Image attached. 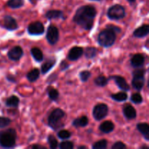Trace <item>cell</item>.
Masks as SVG:
<instances>
[{"label":"cell","mask_w":149,"mask_h":149,"mask_svg":"<svg viewBox=\"0 0 149 149\" xmlns=\"http://www.w3.org/2000/svg\"><path fill=\"white\" fill-rule=\"evenodd\" d=\"M97 11L93 6H81L76 12L73 17V21L85 30L89 31L93 27Z\"/></svg>","instance_id":"1"},{"label":"cell","mask_w":149,"mask_h":149,"mask_svg":"<svg viewBox=\"0 0 149 149\" xmlns=\"http://www.w3.org/2000/svg\"><path fill=\"white\" fill-rule=\"evenodd\" d=\"M121 31L118 26L109 25L106 26V29L100 32L97 36V42L103 47H110L116 42V33H120Z\"/></svg>","instance_id":"2"},{"label":"cell","mask_w":149,"mask_h":149,"mask_svg":"<svg viewBox=\"0 0 149 149\" xmlns=\"http://www.w3.org/2000/svg\"><path fill=\"white\" fill-rule=\"evenodd\" d=\"M16 131L14 129H8L0 132V146L4 148H11L15 146Z\"/></svg>","instance_id":"3"},{"label":"cell","mask_w":149,"mask_h":149,"mask_svg":"<svg viewBox=\"0 0 149 149\" xmlns=\"http://www.w3.org/2000/svg\"><path fill=\"white\" fill-rule=\"evenodd\" d=\"M65 112L61 109H55L52 111L48 117V125L54 130L63 127L64 125L61 123V119L65 116Z\"/></svg>","instance_id":"4"},{"label":"cell","mask_w":149,"mask_h":149,"mask_svg":"<svg viewBox=\"0 0 149 149\" xmlns=\"http://www.w3.org/2000/svg\"><path fill=\"white\" fill-rule=\"evenodd\" d=\"M145 74L146 70L143 68H136L132 73V85L137 91H141L145 84Z\"/></svg>","instance_id":"5"},{"label":"cell","mask_w":149,"mask_h":149,"mask_svg":"<svg viewBox=\"0 0 149 149\" xmlns=\"http://www.w3.org/2000/svg\"><path fill=\"white\" fill-rule=\"evenodd\" d=\"M107 16L111 20H118L124 18L126 16L125 7L121 4H115L108 10Z\"/></svg>","instance_id":"6"},{"label":"cell","mask_w":149,"mask_h":149,"mask_svg":"<svg viewBox=\"0 0 149 149\" xmlns=\"http://www.w3.org/2000/svg\"><path fill=\"white\" fill-rule=\"evenodd\" d=\"M108 113H109V107L104 103H99L96 105L93 111V117L97 121H100L104 119L108 115Z\"/></svg>","instance_id":"7"},{"label":"cell","mask_w":149,"mask_h":149,"mask_svg":"<svg viewBox=\"0 0 149 149\" xmlns=\"http://www.w3.org/2000/svg\"><path fill=\"white\" fill-rule=\"evenodd\" d=\"M46 38L49 45H55L59 39V31H58V28L54 25L49 26L47 31Z\"/></svg>","instance_id":"8"},{"label":"cell","mask_w":149,"mask_h":149,"mask_svg":"<svg viewBox=\"0 0 149 149\" xmlns=\"http://www.w3.org/2000/svg\"><path fill=\"white\" fill-rule=\"evenodd\" d=\"M27 31L30 35L38 36V35H42L45 33V27L42 22L35 21L29 24Z\"/></svg>","instance_id":"9"},{"label":"cell","mask_w":149,"mask_h":149,"mask_svg":"<svg viewBox=\"0 0 149 149\" xmlns=\"http://www.w3.org/2000/svg\"><path fill=\"white\" fill-rule=\"evenodd\" d=\"M1 26L8 31H15L18 28V25L16 20L10 15L4 16Z\"/></svg>","instance_id":"10"},{"label":"cell","mask_w":149,"mask_h":149,"mask_svg":"<svg viewBox=\"0 0 149 149\" xmlns=\"http://www.w3.org/2000/svg\"><path fill=\"white\" fill-rule=\"evenodd\" d=\"M84 53V49L81 47H74L68 52L67 58L71 61H75L79 59Z\"/></svg>","instance_id":"11"},{"label":"cell","mask_w":149,"mask_h":149,"mask_svg":"<svg viewBox=\"0 0 149 149\" xmlns=\"http://www.w3.org/2000/svg\"><path fill=\"white\" fill-rule=\"evenodd\" d=\"M23 55V50L20 47L15 46L12 48L7 53L9 59L13 61H17Z\"/></svg>","instance_id":"12"},{"label":"cell","mask_w":149,"mask_h":149,"mask_svg":"<svg viewBox=\"0 0 149 149\" xmlns=\"http://www.w3.org/2000/svg\"><path fill=\"white\" fill-rule=\"evenodd\" d=\"M109 79H113L114 80V81L116 82V85L118 86L120 90H123V91H129L130 87V85L128 84V83L127 82L126 79H125L124 77H121V76H112Z\"/></svg>","instance_id":"13"},{"label":"cell","mask_w":149,"mask_h":149,"mask_svg":"<svg viewBox=\"0 0 149 149\" xmlns=\"http://www.w3.org/2000/svg\"><path fill=\"white\" fill-rule=\"evenodd\" d=\"M145 56L142 54H135L132 57L130 60V64L134 68H140L144 65Z\"/></svg>","instance_id":"14"},{"label":"cell","mask_w":149,"mask_h":149,"mask_svg":"<svg viewBox=\"0 0 149 149\" xmlns=\"http://www.w3.org/2000/svg\"><path fill=\"white\" fill-rule=\"evenodd\" d=\"M123 113L127 119H134L137 116L136 110L133 106L130 104H126L124 106Z\"/></svg>","instance_id":"15"},{"label":"cell","mask_w":149,"mask_h":149,"mask_svg":"<svg viewBox=\"0 0 149 149\" xmlns=\"http://www.w3.org/2000/svg\"><path fill=\"white\" fill-rule=\"evenodd\" d=\"M56 63V59L55 57H51V58H48L43 64H42V67H41V71L43 74H47L49 71H50L54 65H55Z\"/></svg>","instance_id":"16"},{"label":"cell","mask_w":149,"mask_h":149,"mask_svg":"<svg viewBox=\"0 0 149 149\" xmlns=\"http://www.w3.org/2000/svg\"><path fill=\"white\" fill-rule=\"evenodd\" d=\"M149 33V26L147 24L143 25L140 26L137 29H135L133 32V35L135 37L143 38L146 36Z\"/></svg>","instance_id":"17"},{"label":"cell","mask_w":149,"mask_h":149,"mask_svg":"<svg viewBox=\"0 0 149 149\" xmlns=\"http://www.w3.org/2000/svg\"><path fill=\"white\" fill-rule=\"evenodd\" d=\"M45 17L48 20H53V19L63 18V13L61 10H49L45 14Z\"/></svg>","instance_id":"18"},{"label":"cell","mask_w":149,"mask_h":149,"mask_svg":"<svg viewBox=\"0 0 149 149\" xmlns=\"http://www.w3.org/2000/svg\"><path fill=\"white\" fill-rule=\"evenodd\" d=\"M114 125L111 121H106L103 122L101 125H100V130L103 133H110L114 130Z\"/></svg>","instance_id":"19"},{"label":"cell","mask_w":149,"mask_h":149,"mask_svg":"<svg viewBox=\"0 0 149 149\" xmlns=\"http://www.w3.org/2000/svg\"><path fill=\"white\" fill-rule=\"evenodd\" d=\"M137 129L142 134L146 141H149V125L147 123H139L137 125Z\"/></svg>","instance_id":"20"},{"label":"cell","mask_w":149,"mask_h":149,"mask_svg":"<svg viewBox=\"0 0 149 149\" xmlns=\"http://www.w3.org/2000/svg\"><path fill=\"white\" fill-rule=\"evenodd\" d=\"M89 123V120L87 116H83L81 117L77 118V119H74L72 122V125L75 127H84L87 126Z\"/></svg>","instance_id":"21"},{"label":"cell","mask_w":149,"mask_h":149,"mask_svg":"<svg viewBox=\"0 0 149 149\" xmlns=\"http://www.w3.org/2000/svg\"><path fill=\"white\" fill-rule=\"evenodd\" d=\"M32 57L36 62H42L44 59V55L42 50L37 47H33L31 49Z\"/></svg>","instance_id":"22"},{"label":"cell","mask_w":149,"mask_h":149,"mask_svg":"<svg viewBox=\"0 0 149 149\" xmlns=\"http://www.w3.org/2000/svg\"><path fill=\"white\" fill-rule=\"evenodd\" d=\"M39 76H40L39 70L38 68H33L28 73L27 75H26V78L31 82H33L39 78Z\"/></svg>","instance_id":"23"},{"label":"cell","mask_w":149,"mask_h":149,"mask_svg":"<svg viewBox=\"0 0 149 149\" xmlns=\"http://www.w3.org/2000/svg\"><path fill=\"white\" fill-rule=\"evenodd\" d=\"M19 103H20V100L18 97L16 95H12L7 99L5 104L7 107L16 108L19 105Z\"/></svg>","instance_id":"24"},{"label":"cell","mask_w":149,"mask_h":149,"mask_svg":"<svg viewBox=\"0 0 149 149\" xmlns=\"http://www.w3.org/2000/svg\"><path fill=\"white\" fill-rule=\"evenodd\" d=\"M47 94L49 96V98L52 101H57L59 98V93L56 89L53 88L51 86H49L47 88Z\"/></svg>","instance_id":"25"},{"label":"cell","mask_w":149,"mask_h":149,"mask_svg":"<svg viewBox=\"0 0 149 149\" xmlns=\"http://www.w3.org/2000/svg\"><path fill=\"white\" fill-rule=\"evenodd\" d=\"M111 97L115 101L123 102L127 99V94L126 93V92H119L116 94H112Z\"/></svg>","instance_id":"26"},{"label":"cell","mask_w":149,"mask_h":149,"mask_svg":"<svg viewBox=\"0 0 149 149\" xmlns=\"http://www.w3.org/2000/svg\"><path fill=\"white\" fill-rule=\"evenodd\" d=\"M97 53V49L94 47H89L85 49L84 55L87 59H92L96 56Z\"/></svg>","instance_id":"27"},{"label":"cell","mask_w":149,"mask_h":149,"mask_svg":"<svg viewBox=\"0 0 149 149\" xmlns=\"http://www.w3.org/2000/svg\"><path fill=\"white\" fill-rule=\"evenodd\" d=\"M7 4L12 9H18L23 6L24 0H9Z\"/></svg>","instance_id":"28"},{"label":"cell","mask_w":149,"mask_h":149,"mask_svg":"<svg viewBox=\"0 0 149 149\" xmlns=\"http://www.w3.org/2000/svg\"><path fill=\"white\" fill-rule=\"evenodd\" d=\"M95 84L97 87H105L107 85L108 82H109V79L106 78L105 76L100 75L98 76L97 78L95 79Z\"/></svg>","instance_id":"29"},{"label":"cell","mask_w":149,"mask_h":149,"mask_svg":"<svg viewBox=\"0 0 149 149\" xmlns=\"http://www.w3.org/2000/svg\"><path fill=\"white\" fill-rule=\"evenodd\" d=\"M107 141L105 139H103L95 143L93 145V146H92V148L93 149H105L107 148Z\"/></svg>","instance_id":"30"},{"label":"cell","mask_w":149,"mask_h":149,"mask_svg":"<svg viewBox=\"0 0 149 149\" xmlns=\"http://www.w3.org/2000/svg\"><path fill=\"white\" fill-rule=\"evenodd\" d=\"M47 142L49 143V147L52 149H55L58 148V142L55 137L52 135H49L47 138Z\"/></svg>","instance_id":"31"},{"label":"cell","mask_w":149,"mask_h":149,"mask_svg":"<svg viewBox=\"0 0 149 149\" xmlns=\"http://www.w3.org/2000/svg\"><path fill=\"white\" fill-rule=\"evenodd\" d=\"M130 101L135 104H141L143 102V97L139 93H134L131 96Z\"/></svg>","instance_id":"32"},{"label":"cell","mask_w":149,"mask_h":149,"mask_svg":"<svg viewBox=\"0 0 149 149\" xmlns=\"http://www.w3.org/2000/svg\"><path fill=\"white\" fill-rule=\"evenodd\" d=\"M71 132L65 130H61L58 132V137L62 140H68L71 138Z\"/></svg>","instance_id":"33"},{"label":"cell","mask_w":149,"mask_h":149,"mask_svg":"<svg viewBox=\"0 0 149 149\" xmlns=\"http://www.w3.org/2000/svg\"><path fill=\"white\" fill-rule=\"evenodd\" d=\"M91 72L89 71H83L79 73V77L80 79L83 82H85V81H88L89 79L91 77Z\"/></svg>","instance_id":"34"},{"label":"cell","mask_w":149,"mask_h":149,"mask_svg":"<svg viewBox=\"0 0 149 149\" xmlns=\"http://www.w3.org/2000/svg\"><path fill=\"white\" fill-rule=\"evenodd\" d=\"M59 147L61 149H72L74 148V145L71 141H63L60 143Z\"/></svg>","instance_id":"35"},{"label":"cell","mask_w":149,"mask_h":149,"mask_svg":"<svg viewBox=\"0 0 149 149\" xmlns=\"http://www.w3.org/2000/svg\"><path fill=\"white\" fill-rule=\"evenodd\" d=\"M11 123V119L7 117L0 116V128H4L7 127Z\"/></svg>","instance_id":"36"},{"label":"cell","mask_w":149,"mask_h":149,"mask_svg":"<svg viewBox=\"0 0 149 149\" xmlns=\"http://www.w3.org/2000/svg\"><path fill=\"white\" fill-rule=\"evenodd\" d=\"M126 148H127L126 145H125V143H123L122 142H121V141L116 142L111 147L112 149H124Z\"/></svg>","instance_id":"37"},{"label":"cell","mask_w":149,"mask_h":149,"mask_svg":"<svg viewBox=\"0 0 149 149\" xmlns=\"http://www.w3.org/2000/svg\"><path fill=\"white\" fill-rule=\"evenodd\" d=\"M68 67H69V64L67 62H65V61H61V64H60V68H61V71H65L66 69H68Z\"/></svg>","instance_id":"38"},{"label":"cell","mask_w":149,"mask_h":149,"mask_svg":"<svg viewBox=\"0 0 149 149\" xmlns=\"http://www.w3.org/2000/svg\"><path fill=\"white\" fill-rule=\"evenodd\" d=\"M7 79L8 81H11V82H15L16 80H15V77L14 76L11 75V74H9V75L7 76Z\"/></svg>","instance_id":"39"},{"label":"cell","mask_w":149,"mask_h":149,"mask_svg":"<svg viewBox=\"0 0 149 149\" xmlns=\"http://www.w3.org/2000/svg\"><path fill=\"white\" fill-rule=\"evenodd\" d=\"M31 148H33V149H40V148H42V149H46V147L43 146L38 145V144H36V145H33V146H32Z\"/></svg>","instance_id":"40"},{"label":"cell","mask_w":149,"mask_h":149,"mask_svg":"<svg viewBox=\"0 0 149 149\" xmlns=\"http://www.w3.org/2000/svg\"><path fill=\"white\" fill-rule=\"evenodd\" d=\"M81 148H84L87 149V147L85 146H78V149H81Z\"/></svg>","instance_id":"41"},{"label":"cell","mask_w":149,"mask_h":149,"mask_svg":"<svg viewBox=\"0 0 149 149\" xmlns=\"http://www.w3.org/2000/svg\"><path fill=\"white\" fill-rule=\"evenodd\" d=\"M128 1H129L130 3V4H132V3H134L135 1V0H127Z\"/></svg>","instance_id":"42"},{"label":"cell","mask_w":149,"mask_h":149,"mask_svg":"<svg viewBox=\"0 0 149 149\" xmlns=\"http://www.w3.org/2000/svg\"><path fill=\"white\" fill-rule=\"evenodd\" d=\"M148 148V146H142L141 147V148Z\"/></svg>","instance_id":"43"},{"label":"cell","mask_w":149,"mask_h":149,"mask_svg":"<svg viewBox=\"0 0 149 149\" xmlns=\"http://www.w3.org/2000/svg\"><path fill=\"white\" fill-rule=\"evenodd\" d=\"M91 1H103V0H91Z\"/></svg>","instance_id":"44"},{"label":"cell","mask_w":149,"mask_h":149,"mask_svg":"<svg viewBox=\"0 0 149 149\" xmlns=\"http://www.w3.org/2000/svg\"><path fill=\"white\" fill-rule=\"evenodd\" d=\"M29 1H31V2H33V1H34V0H29Z\"/></svg>","instance_id":"45"}]
</instances>
